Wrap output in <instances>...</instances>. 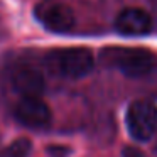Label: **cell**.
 Here are the masks:
<instances>
[{
  "label": "cell",
  "instance_id": "1",
  "mask_svg": "<svg viewBox=\"0 0 157 157\" xmlns=\"http://www.w3.org/2000/svg\"><path fill=\"white\" fill-rule=\"evenodd\" d=\"M100 59L105 66L118 69L128 78H144L157 68V56L142 48L112 46L103 49Z\"/></svg>",
  "mask_w": 157,
  "mask_h": 157
},
{
  "label": "cell",
  "instance_id": "2",
  "mask_svg": "<svg viewBox=\"0 0 157 157\" xmlns=\"http://www.w3.org/2000/svg\"><path fill=\"white\" fill-rule=\"evenodd\" d=\"M46 64L52 75L78 79L91 73L95 59L91 51L86 48H66L51 51L46 56Z\"/></svg>",
  "mask_w": 157,
  "mask_h": 157
},
{
  "label": "cell",
  "instance_id": "3",
  "mask_svg": "<svg viewBox=\"0 0 157 157\" xmlns=\"http://www.w3.org/2000/svg\"><path fill=\"white\" fill-rule=\"evenodd\" d=\"M125 122L133 140L147 142L157 128V105L150 100H135L127 110Z\"/></svg>",
  "mask_w": 157,
  "mask_h": 157
},
{
  "label": "cell",
  "instance_id": "4",
  "mask_svg": "<svg viewBox=\"0 0 157 157\" xmlns=\"http://www.w3.org/2000/svg\"><path fill=\"white\" fill-rule=\"evenodd\" d=\"M34 15L41 22V25H44L51 32L64 34L75 27V14L64 4L42 2L34 9Z\"/></svg>",
  "mask_w": 157,
  "mask_h": 157
},
{
  "label": "cell",
  "instance_id": "5",
  "mask_svg": "<svg viewBox=\"0 0 157 157\" xmlns=\"http://www.w3.org/2000/svg\"><path fill=\"white\" fill-rule=\"evenodd\" d=\"M14 115L22 125L29 128H44L52 118L51 108L41 98H22L15 105Z\"/></svg>",
  "mask_w": 157,
  "mask_h": 157
},
{
  "label": "cell",
  "instance_id": "6",
  "mask_svg": "<svg viewBox=\"0 0 157 157\" xmlns=\"http://www.w3.org/2000/svg\"><path fill=\"white\" fill-rule=\"evenodd\" d=\"M115 29L122 36H145L152 29V17L142 9H123L115 19Z\"/></svg>",
  "mask_w": 157,
  "mask_h": 157
},
{
  "label": "cell",
  "instance_id": "7",
  "mask_svg": "<svg viewBox=\"0 0 157 157\" xmlns=\"http://www.w3.org/2000/svg\"><path fill=\"white\" fill-rule=\"evenodd\" d=\"M12 88L24 98H39L44 93L46 83L42 75L31 66H19L10 75Z\"/></svg>",
  "mask_w": 157,
  "mask_h": 157
},
{
  "label": "cell",
  "instance_id": "8",
  "mask_svg": "<svg viewBox=\"0 0 157 157\" xmlns=\"http://www.w3.org/2000/svg\"><path fill=\"white\" fill-rule=\"evenodd\" d=\"M32 152V142L25 137L15 139L0 150V157H29Z\"/></svg>",
  "mask_w": 157,
  "mask_h": 157
},
{
  "label": "cell",
  "instance_id": "9",
  "mask_svg": "<svg viewBox=\"0 0 157 157\" xmlns=\"http://www.w3.org/2000/svg\"><path fill=\"white\" fill-rule=\"evenodd\" d=\"M48 152L51 154V157H68L69 149L59 147V145H51V147H48Z\"/></svg>",
  "mask_w": 157,
  "mask_h": 157
},
{
  "label": "cell",
  "instance_id": "10",
  "mask_svg": "<svg viewBox=\"0 0 157 157\" xmlns=\"http://www.w3.org/2000/svg\"><path fill=\"white\" fill-rule=\"evenodd\" d=\"M123 157H144V155L140 150L133 149V147H127V149H123Z\"/></svg>",
  "mask_w": 157,
  "mask_h": 157
}]
</instances>
